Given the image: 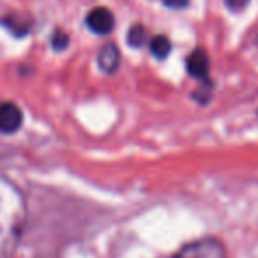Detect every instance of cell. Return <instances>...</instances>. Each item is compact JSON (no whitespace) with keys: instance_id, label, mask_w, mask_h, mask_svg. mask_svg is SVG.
I'll return each instance as SVG.
<instances>
[{"instance_id":"6da1fadb","label":"cell","mask_w":258,"mask_h":258,"mask_svg":"<svg viewBox=\"0 0 258 258\" xmlns=\"http://www.w3.org/2000/svg\"><path fill=\"white\" fill-rule=\"evenodd\" d=\"M27 218L23 193L6 177H0V258L16 246Z\"/></svg>"},{"instance_id":"7a4b0ae2","label":"cell","mask_w":258,"mask_h":258,"mask_svg":"<svg viewBox=\"0 0 258 258\" xmlns=\"http://www.w3.org/2000/svg\"><path fill=\"white\" fill-rule=\"evenodd\" d=\"M173 258H226V253L219 240L202 239L184 246Z\"/></svg>"},{"instance_id":"3957f363","label":"cell","mask_w":258,"mask_h":258,"mask_svg":"<svg viewBox=\"0 0 258 258\" xmlns=\"http://www.w3.org/2000/svg\"><path fill=\"white\" fill-rule=\"evenodd\" d=\"M23 124V113L18 104L11 101L0 103V133H16Z\"/></svg>"},{"instance_id":"277c9868","label":"cell","mask_w":258,"mask_h":258,"mask_svg":"<svg viewBox=\"0 0 258 258\" xmlns=\"http://www.w3.org/2000/svg\"><path fill=\"white\" fill-rule=\"evenodd\" d=\"M87 27L92 30L94 34H99V36H106L113 30L115 27V18L111 15L110 9L106 8H94L92 11L87 15L85 20Z\"/></svg>"},{"instance_id":"5b68a950","label":"cell","mask_w":258,"mask_h":258,"mask_svg":"<svg viewBox=\"0 0 258 258\" xmlns=\"http://www.w3.org/2000/svg\"><path fill=\"white\" fill-rule=\"evenodd\" d=\"M186 66H187V73H189L193 78L200 80V82H207L211 60H209V55L204 48H197V50L187 57Z\"/></svg>"},{"instance_id":"8992f818","label":"cell","mask_w":258,"mask_h":258,"mask_svg":"<svg viewBox=\"0 0 258 258\" xmlns=\"http://www.w3.org/2000/svg\"><path fill=\"white\" fill-rule=\"evenodd\" d=\"M97 64L103 69L104 73H115L120 66V51L118 46L113 43H106L103 48L99 50L97 55Z\"/></svg>"},{"instance_id":"52a82bcc","label":"cell","mask_w":258,"mask_h":258,"mask_svg":"<svg viewBox=\"0 0 258 258\" xmlns=\"http://www.w3.org/2000/svg\"><path fill=\"white\" fill-rule=\"evenodd\" d=\"M4 22H6V25H8V29L18 37L25 36L30 30V22L22 15H11V16H8Z\"/></svg>"},{"instance_id":"ba28073f","label":"cell","mask_w":258,"mask_h":258,"mask_svg":"<svg viewBox=\"0 0 258 258\" xmlns=\"http://www.w3.org/2000/svg\"><path fill=\"white\" fill-rule=\"evenodd\" d=\"M149 46H151V51L156 58H166L170 51H172V44H170V41L166 36L152 37L151 43H149Z\"/></svg>"},{"instance_id":"9c48e42d","label":"cell","mask_w":258,"mask_h":258,"mask_svg":"<svg viewBox=\"0 0 258 258\" xmlns=\"http://www.w3.org/2000/svg\"><path fill=\"white\" fill-rule=\"evenodd\" d=\"M147 41V30L144 25H133L127 32V44L133 48L144 46V43Z\"/></svg>"},{"instance_id":"30bf717a","label":"cell","mask_w":258,"mask_h":258,"mask_svg":"<svg viewBox=\"0 0 258 258\" xmlns=\"http://www.w3.org/2000/svg\"><path fill=\"white\" fill-rule=\"evenodd\" d=\"M68 44H69V36L64 30H57V32L53 34V37H51V46H53V50H64V48H68Z\"/></svg>"},{"instance_id":"8fae6325","label":"cell","mask_w":258,"mask_h":258,"mask_svg":"<svg viewBox=\"0 0 258 258\" xmlns=\"http://www.w3.org/2000/svg\"><path fill=\"white\" fill-rule=\"evenodd\" d=\"M249 0H226V6H228L232 11H240L247 6Z\"/></svg>"},{"instance_id":"7c38bea8","label":"cell","mask_w":258,"mask_h":258,"mask_svg":"<svg viewBox=\"0 0 258 258\" xmlns=\"http://www.w3.org/2000/svg\"><path fill=\"white\" fill-rule=\"evenodd\" d=\"M187 4H189V0H165L166 8H172V9H184Z\"/></svg>"}]
</instances>
